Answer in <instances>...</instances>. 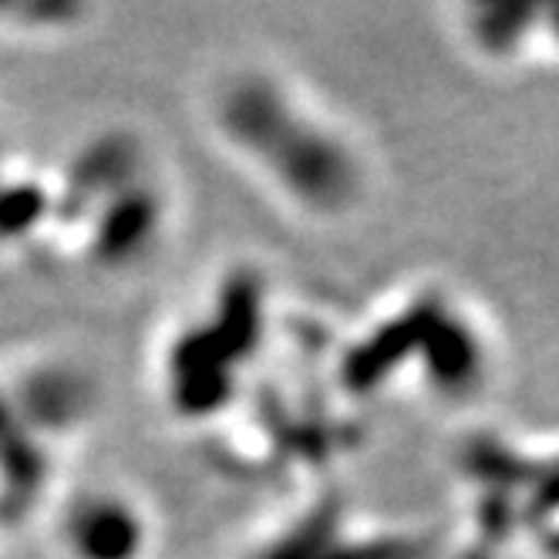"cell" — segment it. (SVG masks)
<instances>
[{"mask_svg": "<svg viewBox=\"0 0 559 559\" xmlns=\"http://www.w3.org/2000/svg\"><path fill=\"white\" fill-rule=\"evenodd\" d=\"M462 34L475 55L506 64L539 48V4H475L462 11Z\"/></svg>", "mask_w": 559, "mask_h": 559, "instance_id": "cell-5", "label": "cell"}, {"mask_svg": "<svg viewBox=\"0 0 559 559\" xmlns=\"http://www.w3.org/2000/svg\"><path fill=\"white\" fill-rule=\"evenodd\" d=\"M229 129L260 173L313 216H344L368 192V166L354 139L273 78H243L229 98Z\"/></svg>", "mask_w": 559, "mask_h": 559, "instance_id": "cell-1", "label": "cell"}, {"mask_svg": "<svg viewBox=\"0 0 559 559\" xmlns=\"http://www.w3.org/2000/svg\"><path fill=\"white\" fill-rule=\"evenodd\" d=\"M539 48L559 55V4H539Z\"/></svg>", "mask_w": 559, "mask_h": 559, "instance_id": "cell-6", "label": "cell"}, {"mask_svg": "<svg viewBox=\"0 0 559 559\" xmlns=\"http://www.w3.org/2000/svg\"><path fill=\"white\" fill-rule=\"evenodd\" d=\"M459 468L483 556L533 546L559 559V445L523 449L499 435L472 438Z\"/></svg>", "mask_w": 559, "mask_h": 559, "instance_id": "cell-3", "label": "cell"}, {"mask_svg": "<svg viewBox=\"0 0 559 559\" xmlns=\"http://www.w3.org/2000/svg\"><path fill=\"white\" fill-rule=\"evenodd\" d=\"M263 559H431V543L418 533L357 530L331 499L304 515Z\"/></svg>", "mask_w": 559, "mask_h": 559, "instance_id": "cell-4", "label": "cell"}, {"mask_svg": "<svg viewBox=\"0 0 559 559\" xmlns=\"http://www.w3.org/2000/svg\"><path fill=\"white\" fill-rule=\"evenodd\" d=\"M478 559H496V556H478Z\"/></svg>", "mask_w": 559, "mask_h": 559, "instance_id": "cell-7", "label": "cell"}, {"mask_svg": "<svg viewBox=\"0 0 559 559\" xmlns=\"http://www.w3.org/2000/svg\"><path fill=\"white\" fill-rule=\"evenodd\" d=\"M492 337L475 313L445 290H415L391 307L357 341L341 368V381L354 394H374L412 371L421 391L442 402H468L492 381Z\"/></svg>", "mask_w": 559, "mask_h": 559, "instance_id": "cell-2", "label": "cell"}]
</instances>
